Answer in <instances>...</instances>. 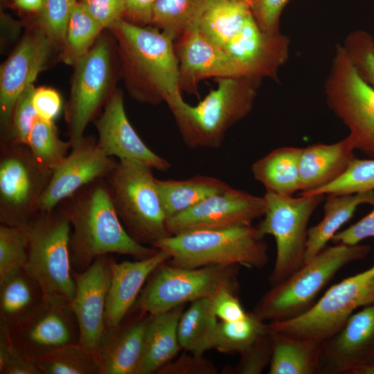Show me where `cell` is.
Listing matches in <instances>:
<instances>
[{
	"mask_svg": "<svg viewBox=\"0 0 374 374\" xmlns=\"http://www.w3.org/2000/svg\"><path fill=\"white\" fill-rule=\"evenodd\" d=\"M57 207L71 226L69 246L75 271L85 270L101 256L119 253L143 259L158 251L137 242L127 233L112 204L105 179L82 187Z\"/></svg>",
	"mask_w": 374,
	"mask_h": 374,
	"instance_id": "cell-1",
	"label": "cell"
},
{
	"mask_svg": "<svg viewBox=\"0 0 374 374\" xmlns=\"http://www.w3.org/2000/svg\"><path fill=\"white\" fill-rule=\"evenodd\" d=\"M217 85L196 105L182 96L169 103L181 139L191 149L217 148L226 132L252 109L260 80L216 78Z\"/></svg>",
	"mask_w": 374,
	"mask_h": 374,
	"instance_id": "cell-2",
	"label": "cell"
},
{
	"mask_svg": "<svg viewBox=\"0 0 374 374\" xmlns=\"http://www.w3.org/2000/svg\"><path fill=\"white\" fill-rule=\"evenodd\" d=\"M258 226L196 229L170 235L152 247L166 251L167 263L184 268L239 265L262 269L268 262L267 246Z\"/></svg>",
	"mask_w": 374,
	"mask_h": 374,
	"instance_id": "cell-3",
	"label": "cell"
},
{
	"mask_svg": "<svg viewBox=\"0 0 374 374\" xmlns=\"http://www.w3.org/2000/svg\"><path fill=\"white\" fill-rule=\"evenodd\" d=\"M371 247L342 243L326 247L280 283L271 286L253 312L264 321L294 319L308 311L320 292L346 265L364 258Z\"/></svg>",
	"mask_w": 374,
	"mask_h": 374,
	"instance_id": "cell-4",
	"label": "cell"
},
{
	"mask_svg": "<svg viewBox=\"0 0 374 374\" xmlns=\"http://www.w3.org/2000/svg\"><path fill=\"white\" fill-rule=\"evenodd\" d=\"M114 29L129 71L143 87L139 100L167 104L181 96L174 39L157 28L121 19Z\"/></svg>",
	"mask_w": 374,
	"mask_h": 374,
	"instance_id": "cell-5",
	"label": "cell"
},
{
	"mask_svg": "<svg viewBox=\"0 0 374 374\" xmlns=\"http://www.w3.org/2000/svg\"><path fill=\"white\" fill-rule=\"evenodd\" d=\"M153 169L118 160L105 179L111 200L125 229L137 242L152 244L170 235Z\"/></svg>",
	"mask_w": 374,
	"mask_h": 374,
	"instance_id": "cell-6",
	"label": "cell"
},
{
	"mask_svg": "<svg viewBox=\"0 0 374 374\" xmlns=\"http://www.w3.org/2000/svg\"><path fill=\"white\" fill-rule=\"evenodd\" d=\"M24 228L28 248L24 269L44 294L71 302L75 286L69 246L71 226L68 218L57 206L48 211H37Z\"/></svg>",
	"mask_w": 374,
	"mask_h": 374,
	"instance_id": "cell-7",
	"label": "cell"
},
{
	"mask_svg": "<svg viewBox=\"0 0 374 374\" xmlns=\"http://www.w3.org/2000/svg\"><path fill=\"white\" fill-rule=\"evenodd\" d=\"M239 265L197 268L166 262L150 276L134 307L150 315L164 312L202 298H212L223 289L238 290Z\"/></svg>",
	"mask_w": 374,
	"mask_h": 374,
	"instance_id": "cell-8",
	"label": "cell"
},
{
	"mask_svg": "<svg viewBox=\"0 0 374 374\" xmlns=\"http://www.w3.org/2000/svg\"><path fill=\"white\" fill-rule=\"evenodd\" d=\"M374 303V265L330 287L305 312L269 322L271 330L296 338L323 341L336 333L359 308Z\"/></svg>",
	"mask_w": 374,
	"mask_h": 374,
	"instance_id": "cell-9",
	"label": "cell"
},
{
	"mask_svg": "<svg viewBox=\"0 0 374 374\" xmlns=\"http://www.w3.org/2000/svg\"><path fill=\"white\" fill-rule=\"evenodd\" d=\"M266 211L258 228L274 237L276 255L269 280L275 285L300 268L304 262L308 224L325 195H282L266 192Z\"/></svg>",
	"mask_w": 374,
	"mask_h": 374,
	"instance_id": "cell-10",
	"label": "cell"
},
{
	"mask_svg": "<svg viewBox=\"0 0 374 374\" xmlns=\"http://www.w3.org/2000/svg\"><path fill=\"white\" fill-rule=\"evenodd\" d=\"M324 89L328 105L348 127L355 149L374 158V88L361 78L339 44Z\"/></svg>",
	"mask_w": 374,
	"mask_h": 374,
	"instance_id": "cell-11",
	"label": "cell"
},
{
	"mask_svg": "<svg viewBox=\"0 0 374 374\" xmlns=\"http://www.w3.org/2000/svg\"><path fill=\"white\" fill-rule=\"evenodd\" d=\"M0 148V222L24 227L37 212L53 170L37 162L26 145Z\"/></svg>",
	"mask_w": 374,
	"mask_h": 374,
	"instance_id": "cell-12",
	"label": "cell"
},
{
	"mask_svg": "<svg viewBox=\"0 0 374 374\" xmlns=\"http://www.w3.org/2000/svg\"><path fill=\"white\" fill-rule=\"evenodd\" d=\"M110 51L100 40L75 63L70 101L66 109L69 141L72 147L84 137V132L106 97L111 78Z\"/></svg>",
	"mask_w": 374,
	"mask_h": 374,
	"instance_id": "cell-13",
	"label": "cell"
},
{
	"mask_svg": "<svg viewBox=\"0 0 374 374\" xmlns=\"http://www.w3.org/2000/svg\"><path fill=\"white\" fill-rule=\"evenodd\" d=\"M10 330L15 343L33 359L79 344V328L71 302L58 296L45 294L35 310Z\"/></svg>",
	"mask_w": 374,
	"mask_h": 374,
	"instance_id": "cell-14",
	"label": "cell"
},
{
	"mask_svg": "<svg viewBox=\"0 0 374 374\" xmlns=\"http://www.w3.org/2000/svg\"><path fill=\"white\" fill-rule=\"evenodd\" d=\"M265 197L229 186L189 209L167 219L170 235L196 229H218L252 224L264 215Z\"/></svg>",
	"mask_w": 374,
	"mask_h": 374,
	"instance_id": "cell-15",
	"label": "cell"
},
{
	"mask_svg": "<svg viewBox=\"0 0 374 374\" xmlns=\"http://www.w3.org/2000/svg\"><path fill=\"white\" fill-rule=\"evenodd\" d=\"M374 364V303L355 312L322 341L319 374H358Z\"/></svg>",
	"mask_w": 374,
	"mask_h": 374,
	"instance_id": "cell-16",
	"label": "cell"
},
{
	"mask_svg": "<svg viewBox=\"0 0 374 374\" xmlns=\"http://www.w3.org/2000/svg\"><path fill=\"white\" fill-rule=\"evenodd\" d=\"M109 255L98 257L82 271H73L75 287L71 305L79 328V344L98 358L112 278Z\"/></svg>",
	"mask_w": 374,
	"mask_h": 374,
	"instance_id": "cell-17",
	"label": "cell"
},
{
	"mask_svg": "<svg viewBox=\"0 0 374 374\" xmlns=\"http://www.w3.org/2000/svg\"><path fill=\"white\" fill-rule=\"evenodd\" d=\"M117 162L102 152L97 141L84 136L71 148L64 161L53 170L39 201L37 211L53 210L82 187L105 179Z\"/></svg>",
	"mask_w": 374,
	"mask_h": 374,
	"instance_id": "cell-18",
	"label": "cell"
},
{
	"mask_svg": "<svg viewBox=\"0 0 374 374\" xmlns=\"http://www.w3.org/2000/svg\"><path fill=\"white\" fill-rule=\"evenodd\" d=\"M50 41L43 29L35 30L22 39L1 67V144L10 143L11 120L16 102L43 69L50 50Z\"/></svg>",
	"mask_w": 374,
	"mask_h": 374,
	"instance_id": "cell-19",
	"label": "cell"
},
{
	"mask_svg": "<svg viewBox=\"0 0 374 374\" xmlns=\"http://www.w3.org/2000/svg\"><path fill=\"white\" fill-rule=\"evenodd\" d=\"M224 48L244 77L278 80V69L289 57L290 40L280 31L268 33L261 29L251 14Z\"/></svg>",
	"mask_w": 374,
	"mask_h": 374,
	"instance_id": "cell-20",
	"label": "cell"
},
{
	"mask_svg": "<svg viewBox=\"0 0 374 374\" xmlns=\"http://www.w3.org/2000/svg\"><path fill=\"white\" fill-rule=\"evenodd\" d=\"M95 126L98 134L97 145L107 156L162 172L170 168V163L151 150L133 128L125 113L121 92H115L109 98Z\"/></svg>",
	"mask_w": 374,
	"mask_h": 374,
	"instance_id": "cell-21",
	"label": "cell"
},
{
	"mask_svg": "<svg viewBox=\"0 0 374 374\" xmlns=\"http://www.w3.org/2000/svg\"><path fill=\"white\" fill-rule=\"evenodd\" d=\"M177 42L181 91L197 94L199 82L208 78L244 77L224 48L208 40L198 27L184 34Z\"/></svg>",
	"mask_w": 374,
	"mask_h": 374,
	"instance_id": "cell-22",
	"label": "cell"
},
{
	"mask_svg": "<svg viewBox=\"0 0 374 374\" xmlns=\"http://www.w3.org/2000/svg\"><path fill=\"white\" fill-rule=\"evenodd\" d=\"M150 317L133 306L120 323L105 328L98 351L100 374H136Z\"/></svg>",
	"mask_w": 374,
	"mask_h": 374,
	"instance_id": "cell-23",
	"label": "cell"
},
{
	"mask_svg": "<svg viewBox=\"0 0 374 374\" xmlns=\"http://www.w3.org/2000/svg\"><path fill=\"white\" fill-rule=\"evenodd\" d=\"M170 259L165 250L135 261L116 262L110 258L112 278L107 297L105 328L120 323L134 305L142 287L152 272Z\"/></svg>",
	"mask_w": 374,
	"mask_h": 374,
	"instance_id": "cell-24",
	"label": "cell"
},
{
	"mask_svg": "<svg viewBox=\"0 0 374 374\" xmlns=\"http://www.w3.org/2000/svg\"><path fill=\"white\" fill-rule=\"evenodd\" d=\"M355 150L348 136L334 143L303 148L299 160L301 195L321 188L341 177L355 158Z\"/></svg>",
	"mask_w": 374,
	"mask_h": 374,
	"instance_id": "cell-25",
	"label": "cell"
},
{
	"mask_svg": "<svg viewBox=\"0 0 374 374\" xmlns=\"http://www.w3.org/2000/svg\"><path fill=\"white\" fill-rule=\"evenodd\" d=\"M185 305L150 315L147 324L143 352L136 374H152L173 360L181 349L178 324Z\"/></svg>",
	"mask_w": 374,
	"mask_h": 374,
	"instance_id": "cell-26",
	"label": "cell"
},
{
	"mask_svg": "<svg viewBox=\"0 0 374 374\" xmlns=\"http://www.w3.org/2000/svg\"><path fill=\"white\" fill-rule=\"evenodd\" d=\"M374 202V190L351 194H328L323 205V217L308 231L303 263L326 247L339 229L354 215L359 206Z\"/></svg>",
	"mask_w": 374,
	"mask_h": 374,
	"instance_id": "cell-27",
	"label": "cell"
},
{
	"mask_svg": "<svg viewBox=\"0 0 374 374\" xmlns=\"http://www.w3.org/2000/svg\"><path fill=\"white\" fill-rule=\"evenodd\" d=\"M272 353L269 374H319L322 342L290 337L269 327Z\"/></svg>",
	"mask_w": 374,
	"mask_h": 374,
	"instance_id": "cell-28",
	"label": "cell"
},
{
	"mask_svg": "<svg viewBox=\"0 0 374 374\" xmlns=\"http://www.w3.org/2000/svg\"><path fill=\"white\" fill-rule=\"evenodd\" d=\"M301 149L281 147L256 160L251 166L254 179L264 186L267 193L292 195L300 191Z\"/></svg>",
	"mask_w": 374,
	"mask_h": 374,
	"instance_id": "cell-29",
	"label": "cell"
},
{
	"mask_svg": "<svg viewBox=\"0 0 374 374\" xmlns=\"http://www.w3.org/2000/svg\"><path fill=\"white\" fill-rule=\"evenodd\" d=\"M44 295L24 269L0 280V321L13 328L35 310Z\"/></svg>",
	"mask_w": 374,
	"mask_h": 374,
	"instance_id": "cell-30",
	"label": "cell"
},
{
	"mask_svg": "<svg viewBox=\"0 0 374 374\" xmlns=\"http://www.w3.org/2000/svg\"><path fill=\"white\" fill-rule=\"evenodd\" d=\"M157 186L167 219L230 186L221 179L206 175L181 180L157 179Z\"/></svg>",
	"mask_w": 374,
	"mask_h": 374,
	"instance_id": "cell-31",
	"label": "cell"
},
{
	"mask_svg": "<svg viewBox=\"0 0 374 374\" xmlns=\"http://www.w3.org/2000/svg\"><path fill=\"white\" fill-rule=\"evenodd\" d=\"M218 323L211 298L191 302L184 310L178 324V339L181 349L196 355H203L206 350L213 349Z\"/></svg>",
	"mask_w": 374,
	"mask_h": 374,
	"instance_id": "cell-32",
	"label": "cell"
},
{
	"mask_svg": "<svg viewBox=\"0 0 374 374\" xmlns=\"http://www.w3.org/2000/svg\"><path fill=\"white\" fill-rule=\"evenodd\" d=\"M252 14L251 7L238 0H213L198 28L211 42L224 48Z\"/></svg>",
	"mask_w": 374,
	"mask_h": 374,
	"instance_id": "cell-33",
	"label": "cell"
},
{
	"mask_svg": "<svg viewBox=\"0 0 374 374\" xmlns=\"http://www.w3.org/2000/svg\"><path fill=\"white\" fill-rule=\"evenodd\" d=\"M213 0H156L151 24L175 42L186 33L198 27Z\"/></svg>",
	"mask_w": 374,
	"mask_h": 374,
	"instance_id": "cell-34",
	"label": "cell"
},
{
	"mask_svg": "<svg viewBox=\"0 0 374 374\" xmlns=\"http://www.w3.org/2000/svg\"><path fill=\"white\" fill-rule=\"evenodd\" d=\"M33 359L42 374H100L98 357L80 344L64 346Z\"/></svg>",
	"mask_w": 374,
	"mask_h": 374,
	"instance_id": "cell-35",
	"label": "cell"
},
{
	"mask_svg": "<svg viewBox=\"0 0 374 374\" xmlns=\"http://www.w3.org/2000/svg\"><path fill=\"white\" fill-rule=\"evenodd\" d=\"M269 330V324L253 312L240 320L218 323L213 349L223 353H241Z\"/></svg>",
	"mask_w": 374,
	"mask_h": 374,
	"instance_id": "cell-36",
	"label": "cell"
},
{
	"mask_svg": "<svg viewBox=\"0 0 374 374\" xmlns=\"http://www.w3.org/2000/svg\"><path fill=\"white\" fill-rule=\"evenodd\" d=\"M27 146L42 166L54 170L66 158L72 145L62 140L53 121L38 118L28 136Z\"/></svg>",
	"mask_w": 374,
	"mask_h": 374,
	"instance_id": "cell-37",
	"label": "cell"
},
{
	"mask_svg": "<svg viewBox=\"0 0 374 374\" xmlns=\"http://www.w3.org/2000/svg\"><path fill=\"white\" fill-rule=\"evenodd\" d=\"M102 29L81 3L76 2L67 24L64 59L73 63L87 53Z\"/></svg>",
	"mask_w": 374,
	"mask_h": 374,
	"instance_id": "cell-38",
	"label": "cell"
},
{
	"mask_svg": "<svg viewBox=\"0 0 374 374\" xmlns=\"http://www.w3.org/2000/svg\"><path fill=\"white\" fill-rule=\"evenodd\" d=\"M28 239L24 227L0 225V280L23 269Z\"/></svg>",
	"mask_w": 374,
	"mask_h": 374,
	"instance_id": "cell-39",
	"label": "cell"
},
{
	"mask_svg": "<svg viewBox=\"0 0 374 374\" xmlns=\"http://www.w3.org/2000/svg\"><path fill=\"white\" fill-rule=\"evenodd\" d=\"M372 190H374V158L361 159L355 157L341 177L305 195L351 194Z\"/></svg>",
	"mask_w": 374,
	"mask_h": 374,
	"instance_id": "cell-40",
	"label": "cell"
},
{
	"mask_svg": "<svg viewBox=\"0 0 374 374\" xmlns=\"http://www.w3.org/2000/svg\"><path fill=\"white\" fill-rule=\"evenodd\" d=\"M344 47L361 78L374 88V38L357 30L346 38Z\"/></svg>",
	"mask_w": 374,
	"mask_h": 374,
	"instance_id": "cell-41",
	"label": "cell"
},
{
	"mask_svg": "<svg viewBox=\"0 0 374 374\" xmlns=\"http://www.w3.org/2000/svg\"><path fill=\"white\" fill-rule=\"evenodd\" d=\"M0 373L42 374L35 360L15 343L10 328L1 321Z\"/></svg>",
	"mask_w": 374,
	"mask_h": 374,
	"instance_id": "cell-42",
	"label": "cell"
},
{
	"mask_svg": "<svg viewBox=\"0 0 374 374\" xmlns=\"http://www.w3.org/2000/svg\"><path fill=\"white\" fill-rule=\"evenodd\" d=\"M35 89L33 83L29 84L16 102L12 116L9 143L28 144L30 131L38 119L33 100Z\"/></svg>",
	"mask_w": 374,
	"mask_h": 374,
	"instance_id": "cell-43",
	"label": "cell"
},
{
	"mask_svg": "<svg viewBox=\"0 0 374 374\" xmlns=\"http://www.w3.org/2000/svg\"><path fill=\"white\" fill-rule=\"evenodd\" d=\"M75 3V0H44L41 22L51 40L64 43L68 21Z\"/></svg>",
	"mask_w": 374,
	"mask_h": 374,
	"instance_id": "cell-44",
	"label": "cell"
},
{
	"mask_svg": "<svg viewBox=\"0 0 374 374\" xmlns=\"http://www.w3.org/2000/svg\"><path fill=\"white\" fill-rule=\"evenodd\" d=\"M272 353L268 332L260 337L240 353V361L233 371L237 374H260L269 365Z\"/></svg>",
	"mask_w": 374,
	"mask_h": 374,
	"instance_id": "cell-45",
	"label": "cell"
},
{
	"mask_svg": "<svg viewBox=\"0 0 374 374\" xmlns=\"http://www.w3.org/2000/svg\"><path fill=\"white\" fill-rule=\"evenodd\" d=\"M80 3L103 28H112L126 13L125 0H81Z\"/></svg>",
	"mask_w": 374,
	"mask_h": 374,
	"instance_id": "cell-46",
	"label": "cell"
},
{
	"mask_svg": "<svg viewBox=\"0 0 374 374\" xmlns=\"http://www.w3.org/2000/svg\"><path fill=\"white\" fill-rule=\"evenodd\" d=\"M290 0H254L252 15L261 29L268 33L279 32L281 13Z\"/></svg>",
	"mask_w": 374,
	"mask_h": 374,
	"instance_id": "cell-47",
	"label": "cell"
},
{
	"mask_svg": "<svg viewBox=\"0 0 374 374\" xmlns=\"http://www.w3.org/2000/svg\"><path fill=\"white\" fill-rule=\"evenodd\" d=\"M157 373L159 374H215V366L203 355L182 354L175 361H170Z\"/></svg>",
	"mask_w": 374,
	"mask_h": 374,
	"instance_id": "cell-48",
	"label": "cell"
},
{
	"mask_svg": "<svg viewBox=\"0 0 374 374\" xmlns=\"http://www.w3.org/2000/svg\"><path fill=\"white\" fill-rule=\"evenodd\" d=\"M235 293L232 290L223 289L211 298L213 312L220 321H235L247 315L248 312L244 309Z\"/></svg>",
	"mask_w": 374,
	"mask_h": 374,
	"instance_id": "cell-49",
	"label": "cell"
},
{
	"mask_svg": "<svg viewBox=\"0 0 374 374\" xmlns=\"http://www.w3.org/2000/svg\"><path fill=\"white\" fill-rule=\"evenodd\" d=\"M373 210L356 223L346 229L338 231L331 241L348 245L359 244L363 240L374 238V202Z\"/></svg>",
	"mask_w": 374,
	"mask_h": 374,
	"instance_id": "cell-50",
	"label": "cell"
},
{
	"mask_svg": "<svg viewBox=\"0 0 374 374\" xmlns=\"http://www.w3.org/2000/svg\"><path fill=\"white\" fill-rule=\"evenodd\" d=\"M33 100L39 118L53 121L60 112L62 99L58 92L53 89L46 87L36 89Z\"/></svg>",
	"mask_w": 374,
	"mask_h": 374,
	"instance_id": "cell-51",
	"label": "cell"
},
{
	"mask_svg": "<svg viewBox=\"0 0 374 374\" xmlns=\"http://www.w3.org/2000/svg\"><path fill=\"white\" fill-rule=\"evenodd\" d=\"M156 0H125L126 13L133 19L151 23L152 7Z\"/></svg>",
	"mask_w": 374,
	"mask_h": 374,
	"instance_id": "cell-52",
	"label": "cell"
},
{
	"mask_svg": "<svg viewBox=\"0 0 374 374\" xmlns=\"http://www.w3.org/2000/svg\"><path fill=\"white\" fill-rule=\"evenodd\" d=\"M44 0H15V4L21 9L28 11L41 10Z\"/></svg>",
	"mask_w": 374,
	"mask_h": 374,
	"instance_id": "cell-53",
	"label": "cell"
},
{
	"mask_svg": "<svg viewBox=\"0 0 374 374\" xmlns=\"http://www.w3.org/2000/svg\"><path fill=\"white\" fill-rule=\"evenodd\" d=\"M238 1L244 2V3H247L251 7L252 3H253L254 0H238Z\"/></svg>",
	"mask_w": 374,
	"mask_h": 374,
	"instance_id": "cell-54",
	"label": "cell"
}]
</instances>
